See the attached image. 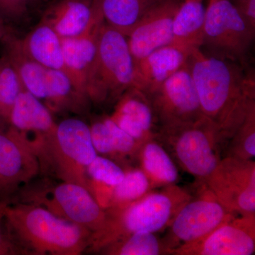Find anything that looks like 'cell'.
I'll use <instances>...</instances> for the list:
<instances>
[{
	"label": "cell",
	"mask_w": 255,
	"mask_h": 255,
	"mask_svg": "<svg viewBox=\"0 0 255 255\" xmlns=\"http://www.w3.org/2000/svg\"><path fill=\"white\" fill-rule=\"evenodd\" d=\"M188 65L203 114L217 127L227 145L255 107V74L245 65L210 56L201 48L191 51Z\"/></svg>",
	"instance_id": "cell-1"
},
{
	"label": "cell",
	"mask_w": 255,
	"mask_h": 255,
	"mask_svg": "<svg viewBox=\"0 0 255 255\" xmlns=\"http://www.w3.org/2000/svg\"><path fill=\"white\" fill-rule=\"evenodd\" d=\"M3 219L20 254L79 255L90 246L92 232L31 203L6 204Z\"/></svg>",
	"instance_id": "cell-2"
},
{
	"label": "cell",
	"mask_w": 255,
	"mask_h": 255,
	"mask_svg": "<svg viewBox=\"0 0 255 255\" xmlns=\"http://www.w3.org/2000/svg\"><path fill=\"white\" fill-rule=\"evenodd\" d=\"M191 196L189 191L173 184L160 191H151L123 209L106 211L105 224L100 231L92 233L88 249L100 253L132 233H156L166 229Z\"/></svg>",
	"instance_id": "cell-3"
},
{
	"label": "cell",
	"mask_w": 255,
	"mask_h": 255,
	"mask_svg": "<svg viewBox=\"0 0 255 255\" xmlns=\"http://www.w3.org/2000/svg\"><path fill=\"white\" fill-rule=\"evenodd\" d=\"M155 137L199 184L205 183L216 168L226 145L219 128L206 117L192 123L161 128Z\"/></svg>",
	"instance_id": "cell-4"
},
{
	"label": "cell",
	"mask_w": 255,
	"mask_h": 255,
	"mask_svg": "<svg viewBox=\"0 0 255 255\" xmlns=\"http://www.w3.org/2000/svg\"><path fill=\"white\" fill-rule=\"evenodd\" d=\"M135 87V63L127 37L105 22L99 28L95 60L87 85L90 102L118 100Z\"/></svg>",
	"instance_id": "cell-5"
},
{
	"label": "cell",
	"mask_w": 255,
	"mask_h": 255,
	"mask_svg": "<svg viewBox=\"0 0 255 255\" xmlns=\"http://www.w3.org/2000/svg\"><path fill=\"white\" fill-rule=\"evenodd\" d=\"M97 155L90 126L81 119L69 118L56 124L38 159L41 170L50 169L64 182L76 183L90 191L87 167Z\"/></svg>",
	"instance_id": "cell-6"
},
{
	"label": "cell",
	"mask_w": 255,
	"mask_h": 255,
	"mask_svg": "<svg viewBox=\"0 0 255 255\" xmlns=\"http://www.w3.org/2000/svg\"><path fill=\"white\" fill-rule=\"evenodd\" d=\"M255 33L230 0H209L201 46L206 54L247 66Z\"/></svg>",
	"instance_id": "cell-7"
},
{
	"label": "cell",
	"mask_w": 255,
	"mask_h": 255,
	"mask_svg": "<svg viewBox=\"0 0 255 255\" xmlns=\"http://www.w3.org/2000/svg\"><path fill=\"white\" fill-rule=\"evenodd\" d=\"M181 208L162 240L167 255L205 237L218 226L238 216L228 212L205 184Z\"/></svg>",
	"instance_id": "cell-8"
},
{
	"label": "cell",
	"mask_w": 255,
	"mask_h": 255,
	"mask_svg": "<svg viewBox=\"0 0 255 255\" xmlns=\"http://www.w3.org/2000/svg\"><path fill=\"white\" fill-rule=\"evenodd\" d=\"M27 197L26 202L43 206L92 233L100 231L107 219L105 210L101 207L91 191L76 183L63 181L53 188L33 191Z\"/></svg>",
	"instance_id": "cell-9"
},
{
	"label": "cell",
	"mask_w": 255,
	"mask_h": 255,
	"mask_svg": "<svg viewBox=\"0 0 255 255\" xmlns=\"http://www.w3.org/2000/svg\"><path fill=\"white\" fill-rule=\"evenodd\" d=\"M161 128L192 123L205 117L187 63L147 95Z\"/></svg>",
	"instance_id": "cell-10"
},
{
	"label": "cell",
	"mask_w": 255,
	"mask_h": 255,
	"mask_svg": "<svg viewBox=\"0 0 255 255\" xmlns=\"http://www.w3.org/2000/svg\"><path fill=\"white\" fill-rule=\"evenodd\" d=\"M228 212L234 215L255 214V162L233 157H223L206 179Z\"/></svg>",
	"instance_id": "cell-11"
},
{
	"label": "cell",
	"mask_w": 255,
	"mask_h": 255,
	"mask_svg": "<svg viewBox=\"0 0 255 255\" xmlns=\"http://www.w3.org/2000/svg\"><path fill=\"white\" fill-rule=\"evenodd\" d=\"M255 252V214L233 216L205 237L174 250L175 255H252Z\"/></svg>",
	"instance_id": "cell-12"
},
{
	"label": "cell",
	"mask_w": 255,
	"mask_h": 255,
	"mask_svg": "<svg viewBox=\"0 0 255 255\" xmlns=\"http://www.w3.org/2000/svg\"><path fill=\"white\" fill-rule=\"evenodd\" d=\"M41 172L36 152L14 130L0 128V194H11Z\"/></svg>",
	"instance_id": "cell-13"
},
{
	"label": "cell",
	"mask_w": 255,
	"mask_h": 255,
	"mask_svg": "<svg viewBox=\"0 0 255 255\" xmlns=\"http://www.w3.org/2000/svg\"><path fill=\"white\" fill-rule=\"evenodd\" d=\"M184 0H161L147 11L127 36L134 61L169 45L174 16Z\"/></svg>",
	"instance_id": "cell-14"
},
{
	"label": "cell",
	"mask_w": 255,
	"mask_h": 255,
	"mask_svg": "<svg viewBox=\"0 0 255 255\" xmlns=\"http://www.w3.org/2000/svg\"><path fill=\"white\" fill-rule=\"evenodd\" d=\"M41 21L64 39L87 34L104 19L100 0H52L43 11Z\"/></svg>",
	"instance_id": "cell-15"
},
{
	"label": "cell",
	"mask_w": 255,
	"mask_h": 255,
	"mask_svg": "<svg viewBox=\"0 0 255 255\" xmlns=\"http://www.w3.org/2000/svg\"><path fill=\"white\" fill-rule=\"evenodd\" d=\"M7 123L31 146L38 157L57 124L49 109L23 89L13 104Z\"/></svg>",
	"instance_id": "cell-16"
},
{
	"label": "cell",
	"mask_w": 255,
	"mask_h": 255,
	"mask_svg": "<svg viewBox=\"0 0 255 255\" xmlns=\"http://www.w3.org/2000/svg\"><path fill=\"white\" fill-rule=\"evenodd\" d=\"M111 119L140 145L156 136L155 114L148 97L138 89H130L119 99Z\"/></svg>",
	"instance_id": "cell-17"
},
{
	"label": "cell",
	"mask_w": 255,
	"mask_h": 255,
	"mask_svg": "<svg viewBox=\"0 0 255 255\" xmlns=\"http://www.w3.org/2000/svg\"><path fill=\"white\" fill-rule=\"evenodd\" d=\"M191 53L172 46L161 47L135 63V88L149 95L187 63Z\"/></svg>",
	"instance_id": "cell-18"
},
{
	"label": "cell",
	"mask_w": 255,
	"mask_h": 255,
	"mask_svg": "<svg viewBox=\"0 0 255 255\" xmlns=\"http://www.w3.org/2000/svg\"><path fill=\"white\" fill-rule=\"evenodd\" d=\"M102 23L95 30L84 36L62 38L64 72L77 90L87 99V85L95 60L97 33Z\"/></svg>",
	"instance_id": "cell-19"
},
{
	"label": "cell",
	"mask_w": 255,
	"mask_h": 255,
	"mask_svg": "<svg viewBox=\"0 0 255 255\" xmlns=\"http://www.w3.org/2000/svg\"><path fill=\"white\" fill-rule=\"evenodd\" d=\"M25 56L50 70L64 71L62 38L47 23L40 22L22 38L15 37Z\"/></svg>",
	"instance_id": "cell-20"
},
{
	"label": "cell",
	"mask_w": 255,
	"mask_h": 255,
	"mask_svg": "<svg viewBox=\"0 0 255 255\" xmlns=\"http://www.w3.org/2000/svg\"><path fill=\"white\" fill-rule=\"evenodd\" d=\"M203 1H183L174 16L170 45L190 53L201 48L206 16Z\"/></svg>",
	"instance_id": "cell-21"
},
{
	"label": "cell",
	"mask_w": 255,
	"mask_h": 255,
	"mask_svg": "<svg viewBox=\"0 0 255 255\" xmlns=\"http://www.w3.org/2000/svg\"><path fill=\"white\" fill-rule=\"evenodd\" d=\"M137 156L140 168L148 178L152 189L177 184L179 177L177 164L156 137L143 142Z\"/></svg>",
	"instance_id": "cell-22"
},
{
	"label": "cell",
	"mask_w": 255,
	"mask_h": 255,
	"mask_svg": "<svg viewBox=\"0 0 255 255\" xmlns=\"http://www.w3.org/2000/svg\"><path fill=\"white\" fill-rule=\"evenodd\" d=\"M90 102L74 86L67 74L62 70H47L44 105L50 112H82Z\"/></svg>",
	"instance_id": "cell-23"
},
{
	"label": "cell",
	"mask_w": 255,
	"mask_h": 255,
	"mask_svg": "<svg viewBox=\"0 0 255 255\" xmlns=\"http://www.w3.org/2000/svg\"><path fill=\"white\" fill-rule=\"evenodd\" d=\"M161 0H100L104 22L128 36L144 14Z\"/></svg>",
	"instance_id": "cell-24"
},
{
	"label": "cell",
	"mask_w": 255,
	"mask_h": 255,
	"mask_svg": "<svg viewBox=\"0 0 255 255\" xmlns=\"http://www.w3.org/2000/svg\"><path fill=\"white\" fill-rule=\"evenodd\" d=\"M148 178L141 168L125 170L123 180L114 188L110 206L105 211H117L138 200L152 191Z\"/></svg>",
	"instance_id": "cell-25"
},
{
	"label": "cell",
	"mask_w": 255,
	"mask_h": 255,
	"mask_svg": "<svg viewBox=\"0 0 255 255\" xmlns=\"http://www.w3.org/2000/svg\"><path fill=\"white\" fill-rule=\"evenodd\" d=\"M110 255H167L162 240L155 233L139 232L112 243L100 252Z\"/></svg>",
	"instance_id": "cell-26"
},
{
	"label": "cell",
	"mask_w": 255,
	"mask_h": 255,
	"mask_svg": "<svg viewBox=\"0 0 255 255\" xmlns=\"http://www.w3.org/2000/svg\"><path fill=\"white\" fill-rule=\"evenodd\" d=\"M226 156L250 160L255 157V107L250 110L226 146Z\"/></svg>",
	"instance_id": "cell-27"
},
{
	"label": "cell",
	"mask_w": 255,
	"mask_h": 255,
	"mask_svg": "<svg viewBox=\"0 0 255 255\" xmlns=\"http://www.w3.org/2000/svg\"><path fill=\"white\" fill-rule=\"evenodd\" d=\"M90 186L113 189L123 180L125 170L110 157L99 156L87 167Z\"/></svg>",
	"instance_id": "cell-28"
},
{
	"label": "cell",
	"mask_w": 255,
	"mask_h": 255,
	"mask_svg": "<svg viewBox=\"0 0 255 255\" xmlns=\"http://www.w3.org/2000/svg\"><path fill=\"white\" fill-rule=\"evenodd\" d=\"M22 90L16 70L4 55L0 58V115L6 123L13 104Z\"/></svg>",
	"instance_id": "cell-29"
},
{
	"label": "cell",
	"mask_w": 255,
	"mask_h": 255,
	"mask_svg": "<svg viewBox=\"0 0 255 255\" xmlns=\"http://www.w3.org/2000/svg\"><path fill=\"white\" fill-rule=\"evenodd\" d=\"M104 119L110 128L115 157L114 159L137 156L141 145L121 128L110 117H105Z\"/></svg>",
	"instance_id": "cell-30"
},
{
	"label": "cell",
	"mask_w": 255,
	"mask_h": 255,
	"mask_svg": "<svg viewBox=\"0 0 255 255\" xmlns=\"http://www.w3.org/2000/svg\"><path fill=\"white\" fill-rule=\"evenodd\" d=\"M92 143L97 153L114 159L112 136L104 118L95 121L90 126Z\"/></svg>",
	"instance_id": "cell-31"
},
{
	"label": "cell",
	"mask_w": 255,
	"mask_h": 255,
	"mask_svg": "<svg viewBox=\"0 0 255 255\" xmlns=\"http://www.w3.org/2000/svg\"><path fill=\"white\" fill-rule=\"evenodd\" d=\"M28 7L29 0H0V14L4 18L18 20L23 18Z\"/></svg>",
	"instance_id": "cell-32"
},
{
	"label": "cell",
	"mask_w": 255,
	"mask_h": 255,
	"mask_svg": "<svg viewBox=\"0 0 255 255\" xmlns=\"http://www.w3.org/2000/svg\"><path fill=\"white\" fill-rule=\"evenodd\" d=\"M233 4L247 24L255 30V0H237Z\"/></svg>",
	"instance_id": "cell-33"
},
{
	"label": "cell",
	"mask_w": 255,
	"mask_h": 255,
	"mask_svg": "<svg viewBox=\"0 0 255 255\" xmlns=\"http://www.w3.org/2000/svg\"><path fill=\"white\" fill-rule=\"evenodd\" d=\"M21 255L8 233L3 217L0 216V255Z\"/></svg>",
	"instance_id": "cell-34"
},
{
	"label": "cell",
	"mask_w": 255,
	"mask_h": 255,
	"mask_svg": "<svg viewBox=\"0 0 255 255\" xmlns=\"http://www.w3.org/2000/svg\"><path fill=\"white\" fill-rule=\"evenodd\" d=\"M11 35V31L5 23V18L0 14V40L3 41Z\"/></svg>",
	"instance_id": "cell-35"
},
{
	"label": "cell",
	"mask_w": 255,
	"mask_h": 255,
	"mask_svg": "<svg viewBox=\"0 0 255 255\" xmlns=\"http://www.w3.org/2000/svg\"><path fill=\"white\" fill-rule=\"evenodd\" d=\"M6 206V203L0 201V216H1V217H3V212H4V210Z\"/></svg>",
	"instance_id": "cell-36"
},
{
	"label": "cell",
	"mask_w": 255,
	"mask_h": 255,
	"mask_svg": "<svg viewBox=\"0 0 255 255\" xmlns=\"http://www.w3.org/2000/svg\"><path fill=\"white\" fill-rule=\"evenodd\" d=\"M41 0H29L30 6L31 5H35L39 3Z\"/></svg>",
	"instance_id": "cell-37"
},
{
	"label": "cell",
	"mask_w": 255,
	"mask_h": 255,
	"mask_svg": "<svg viewBox=\"0 0 255 255\" xmlns=\"http://www.w3.org/2000/svg\"><path fill=\"white\" fill-rule=\"evenodd\" d=\"M1 122H4V120H3V119L1 118V115H0V123H1ZM1 128V127H0Z\"/></svg>",
	"instance_id": "cell-38"
}]
</instances>
